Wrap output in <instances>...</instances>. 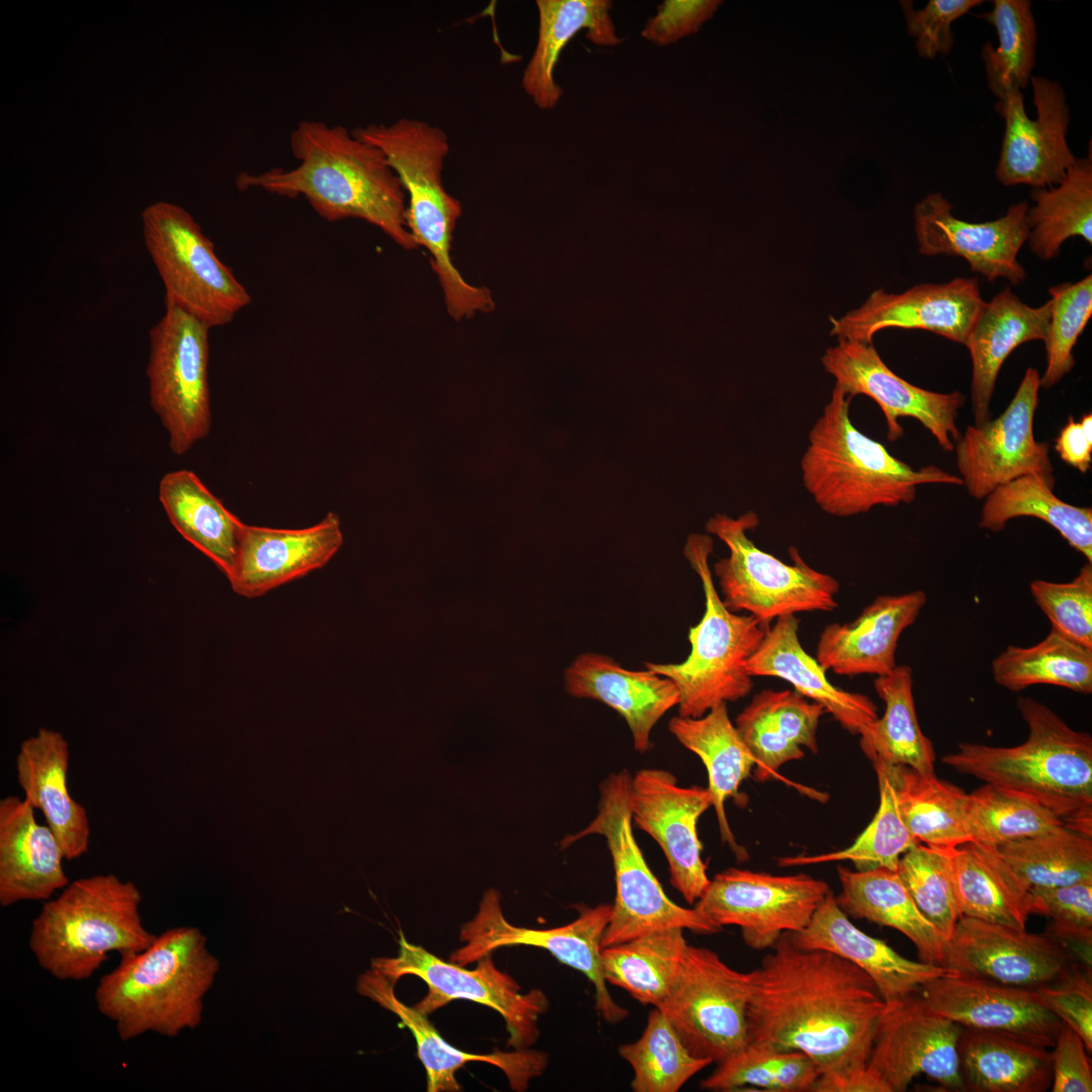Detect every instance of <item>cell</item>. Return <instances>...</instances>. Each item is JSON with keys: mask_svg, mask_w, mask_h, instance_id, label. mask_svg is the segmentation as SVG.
Instances as JSON below:
<instances>
[{"mask_svg": "<svg viewBox=\"0 0 1092 1092\" xmlns=\"http://www.w3.org/2000/svg\"><path fill=\"white\" fill-rule=\"evenodd\" d=\"M749 972L752 1043L810 1057L820 1074L868 1064L885 1006L874 981L832 952L796 947L785 932Z\"/></svg>", "mask_w": 1092, "mask_h": 1092, "instance_id": "obj_1", "label": "cell"}, {"mask_svg": "<svg viewBox=\"0 0 1092 1092\" xmlns=\"http://www.w3.org/2000/svg\"><path fill=\"white\" fill-rule=\"evenodd\" d=\"M298 161L289 170L241 173L240 190L262 189L295 198L303 196L330 222L359 218L380 229L406 250L418 248L405 226V192L384 154L341 124L305 119L290 132Z\"/></svg>", "mask_w": 1092, "mask_h": 1092, "instance_id": "obj_2", "label": "cell"}, {"mask_svg": "<svg viewBox=\"0 0 1092 1092\" xmlns=\"http://www.w3.org/2000/svg\"><path fill=\"white\" fill-rule=\"evenodd\" d=\"M1027 725L1015 746L963 742L942 762L958 772L1030 799L1066 826L1092 834V737L1030 698L1017 699Z\"/></svg>", "mask_w": 1092, "mask_h": 1092, "instance_id": "obj_3", "label": "cell"}, {"mask_svg": "<svg viewBox=\"0 0 1092 1092\" xmlns=\"http://www.w3.org/2000/svg\"><path fill=\"white\" fill-rule=\"evenodd\" d=\"M120 958L118 966L100 978L94 998L121 1040L147 1032L173 1037L200 1024L203 997L219 962L198 928H169L144 950Z\"/></svg>", "mask_w": 1092, "mask_h": 1092, "instance_id": "obj_4", "label": "cell"}, {"mask_svg": "<svg viewBox=\"0 0 1092 1092\" xmlns=\"http://www.w3.org/2000/svg\"><path fill=\"white\" fill-rule=\"evenodd\" d=\"M352 132L384 154L407 193L405 226L418 247L429 251L450 316L458 322L493 310L490 291L466 282L451 259L453 233L462 206L442 181L450 151L445 130L422 119L400 117L391 123L358 126Z\"/></svg>", "mask_w": 1092, "mask_h": 1092, "instance_id": "obj_5", "label": "cell"}, {"mask_svg": "<svg viewBox=\"0 0 1092 1092\" xmlns=\"http://www.w3.org/2000/svg\"><path fill=\"white\" fill-rule=\"evenodd\" d=\"M850 398L834 385L801 459L804 486L823 512L852 517L876 506L909 504L921 484H963L934 465L913 468L858 431L849 418Z\"/></svg>", "mask_w": 1092, "mask_h": 1092, "instance_id": "obj_6", "label": "cell"}, {"mask_svg": "<svg viewBox=\"0 0 1092 1092\" xmlns=\"http://www.w3.org/2000/svg\"><path fill=\"white\" fill-rule=\"evenodd\" d=\"M142 894L112 874L69 883L43 902L28 945L41 969L62 981L89 979L108 953L142 951L156 938L143 923Z\"/></svg>", "mask_w": 1092, "mask_h": 1092, "instance_id": "obj_7", "label": "cell"}, {"mask_svg": "<svg viewBox=\"0 0 1092 1092\" xmlns=\"http://www.w3.org/2000/svg\"><path fill=\"white\" fill-rule=\"evenodd\" d=\"M712 552L713 539L708 534H691L684 547L705 596V612L689 630L690 654L678 663L644 664L675 684L681 717H701L715 706L738 701L751 692L752 676L745 664L769 627L751 615L731 612L723 604L709 565Z\"/></svg>", "mask_w": 1092, "mask_h": 1092, "instance_id": "obj_8", "label": "cell"}, {"mask_svg": "<svg viewBox=\"0 0 1092 1092\" xmlns=\"http://www.w3.org/2000/svg\"><path fill=\"white\" fill-rule=\"evenodd\" d=\"M631 775L611 774L600 786L597 814L590 823L561 844L568 846L588 835L605 838L612 856L616 897L602 947L623 943L652 931L678 927L714 934L722 927L696 908H685L665 894L635 839L629 807Z\"/></svg>", "mask_w": 1092, "mask_h": 1092, "instance_id": "obj_9", "label": "cell"}, {"mask_svg": "<svg viewBox=\"0 0 1092 1092\" xmlns=\"http://www.w3.org/2000/svg\"><path fill=\"white\" fill-rule=\"evenodd\" d=\"M758 524L753 511L737 518L717 514L706 523L707 533L729 550L714 565L727 609L745 611L766 626L782 616L835 610L838 580L811 567L795 547L789 551L792 564L758 548L747 534Z\"/></svg>", "mask_w": 1092, "mask_h": 1092, "instance_id": "obj_10", "label": "cell"}, {"mask_svg": "<svg viewBox=\"0 0 1092 1092\" xmlns=\"http://www.w3.org/2000/svg\"><path fill=\"white\" fill-rule=\"evenodd\" d=\"M146 248L161 277L165 304L210 329L230 324L251 295L184 208L160 201L142 214Z\"/></svg>", "mask_w": 1092, "mask_h": 1092, "instance_id": "obj_11", "label": "cell"}, {"mask_svg": "<svg viewBox=\"0 0 1092 1092\" xmlns=\"http://www.w3.org/2000/svg\"><path fill=\"white\" fill-rule=\"evenodd\" d=\"M209 330L182 309L165 304L163 316L149 333L150 404L168 432L175 455L187 453L211 428Z\"/></svg>", "mask_w": 1092, "mask_h": 1092, "instance_id": "obj_12", "label": "cell"}, {"mask_svg": "<svg viewBox=\"0 0 1092 1092\" xmlns=\"http://www.w3.org/2000/svg\"><path fill=\"white\" fill-rule=\"evenodd\" d=\"M748 973L713 950L688 945L673 986L660 1009L688 1051L720 1064L749 1041Z\"/></svg>", "mask_w": 1092, "mask_h": 1092, "instance_id": "obj_13", "label": "cell"}, {"mask_svg": "<svg viewBox=\"0 0 1092 1092\" xmlns=\"http://www.w3.org/2000/svg\"><path fill=\"white\" fill-rule=\"evenodd\" d=\"M399 950L394 958H377L371 968L393 984L406 975L421 978L428 986L427 995L414 1007L425 1015L456 999L483 1004L497 1011L506 1022L508 1046L529 1049L539 1038L538 1021L549 1007L546 995L538 989L521 992L520 985L498 970L491 954L477 961V967L444 962L420 945L408 942L399 931Z\"/></svg>", "mask_w": 1092, "mask_h": 1092, "instance_id": "obj_14", "label": "cell"}, {"mask_svg": "<svg viewBox=\"0 0 1092 1092\" xmlns=\"http://www.w3.org/2000/svg\"><path fill=\"white\" fill-rule=\"evenodd\" d=\"M570 923L532 929L511 924L504 916L500 894L487 890L476 915L460 928L462 945L449 958L460 966L475 963L492 951L514 945L541 947L561 963L581 972L595 986L596 1008L610 1023H618L628 1011L618 1005L608 991L602 964V939L612 916V905L582 906Z\"/></svg>", "mask_w": 1092, "mask_h": 1092, "instance_id": "obj_15", "label": "cell"}, {"mask_svg": "<svg viewBox=\"0 0 1092 1092\" xmlns=\"http://www.w3.org/2000/svg\"><path fill=\"white\" fill-rule=\"evenodd\" d=\"M830 892L809 875H770L730 868L710 880L695 908L720 927L735 925L755 950L772 947L785 932L802 930Z\"/></svg>", "mask_w": 1092, "mask_h": 1092, "instance_id": "obj_16", "label": "cell"}, {"mask_svg": "<svg viewBox=\"0 0 1092 1092\" xmlns=\"http://www.w3.org/2000/svg\"><path fill=\"white\" fill-rule=\"evenodd\" d=\"M1040 376L1027 368L1001 416L968 426L954 445L957 466L970 495L985 498L996 487L1024 475H1036L1054 489L1056 479L1049 444L1033 434Z\"/></svg>", "mask_w": 1092, "mask_h": 1092, "instance_id": "obj_17", "label": "cell"}, {"mask_svg": "<svg viewBox=\"0 0 1092 1092\" xmlns=\"http://www.w3.org/2000/svg\"><path fill=\"white\" fill-rule=\"evenodd\" d=\"M962 1025L933 1010L920 993L885 1002L867 1066L890 1088L906 1091L926 1075L947 1090H963L958 1045Z\"/></svg>", "mask_w": 1092, "mask_h": 1092, "instance_id": "obj_18", "label": "cell"}, {"mask_svg": "<svg viewBox=\"0 0 1092 1092\" xmlns=\"http://www.w3.org/2000/svg\"><path fill=\"white\" fill-rule=\"evenodd\" d=\"M821 361L847 396L862 394L877 402L890 441L904 434L899 418L910 417L931 433L943 451L954 450L961 437L956 419L966 401L962 392H934L909 383L885 364L873 343L838 340Z\"/></svg>", "mask_w": 1092, "mask_h": 1092, "instance_id": "obj_19", "label": "cell"}, {"mask_svg": "<svg viewBox=\"0 0 1092 1092\" xmlns=\"http://www.w3.org/2000/svg\"><path fill=\"white\" fill-rule=\"evenodd\" d=\"M712 806L708 788L681 787L669 771L643 768L630 780L632 821L663 851L670 884L693 904L710 884L702 860L698 822Z\"/></svg>", "mask_w": 1092, "mask_h": 1092, "instance_id": "obj_20", "label": "cell"}, {"mask_svg": "<svg viewBox=\"0 0 1092 1092\" xmlns=\"http://www.w3.org/2000/svg\"><path fill=\"white\" fill-rule=\"evenodd\" d=\"M1080 964L1056 937L961 916L945 943L944 967L998 984L1035 989Z\"/></svg>", "mask_w": 1092, "mask_h": 1092, "instance_id": "obj_21", "label": "cell"}, {"mask_svg": "<svg viewBox=\"0 0 1092 1092\" xmlns=\"http://www.w3.org/2000/svg\"><path fill=\"white\" fill-rule=\"evenodd\" d=\"M1036 118L1026 114L1021 91L995 104L1005 120L996 177L1005 186L1051 187L1066 176L1076 158L1067 143L1070 110L1057 81L1031 76Z\"/></svg>", "mask_w": 1092, "mask_h": 1092, "instance_id": "obj_22", "label": "cell"}, {"mask_svg": "<svg viewBox=\"0 0 1092 1092\" xmlns=\"http://www.w3.org/2000/svg\"><path fill=\"white\" fill-rule=\"evenodd\" d=\"M1028 202L1021 200L995 220L969 222L953 215L952 205L941 193H929L914 208L918 251L926 256L962 257L988 281L1002 277L1017 285L1026 278L1017 255L1028 237Z\"/></svg>", "mask_w": 1092, "mask_h": 1092, "instance_id": "obj_23", "label": "cell"}, {"mask_svg": "<svg viewBox=\"0 0 1092 1092\" xmlns=\"http://www.w3.org/2000/svg\"><path fill=\"white\" fill-rule=\"evenodd\" d=\"M983 302L976 278L923 283L899 294L877 289L859 307L830 317V334L838 340L872 343L884 329L924 330L966 345Z\"/></svg>", "mask_w": 1092, "mask_h": 1092, "instance_id": "obj_24", "label": "cell"}, {"mask_svg": "<svg viewBox=\"0 0 1092 1092\" xmlns=\"http://www.w3.org/2000/svg\"><path fill=\"white\" fill-rule=\"evenodd\" d=\"M939 1014L966 1028L1009 1034L1053 1048L1062 1021L1039 1002L1034 989L1011 987L952 970L921 987Z\"/></svg>", "mask_w": 1092, "mask_h": 1092, "instance_id": "obj_25", "label": "cell"}, {"mask_svg": "<svg viewBox=\"0 0 1092 1092\" xmlns=\"http://www.w3.org/2000/svg\"><path fill=\"white\" fill-rule=\"evenodd\" d=\"M342 544L341 520L334 512L314 525L298 529L245 524L228 580L237 595L260 598L323 568Z\"/></svg>", "mask_w": 1092, "mask_h": 1092, "instance_id": "obj_26", "label": "cell"}, {"mask_svg": "<svg viewBox=\"0 0 1092 1092\" xmlns=\"http://www.w3.org/2000/svg\"><path fill=\"white\" fill-rule=\"evenodd\" d=\"M792 943L803 949H822L847 960L863 971L887 1001L920 993L928 981L952 971L947 967L909 960L884 940L858 929L830 892L805 928L790 932Z\"/></svg>", "mask_w": 1092, "mask_h": 1092, "instance_id": "obj_27", "label": "cell"}, {"mask_svg": "<svg viewBox=\"0 0 1092 1092\" xmlns=\"http://www.w3.org/2000/svg\"><path fill=\"white\" fill-rule=\"evenodd\" d=\"M926 602L921 589L877 597L853 621L825 626L815 658L826 671L838 675L891 672L897 666L900 636L916 621Z\"/></svg>", "mask_w": 1092, "mask_h": 1092, "instance_id": "obj_28", "label": "cell"}, {"mask_svg": "<svg viewBox=\"0 0 1092 1092\" xmlns=\"http://www.w3.org/2000/svg\"><path fill=\"white\" fill-rule=\"evenodd\" d=\"M394 985L371 968L359 977L358 991L394 1013L401 1024L411 1030L417 1043L418 1057L427 1073L429 1092L459 1091L461 1087L455 1074L468 1062H483L497 1067L504 1072L514 1091L527 1090L530 1081L539 1077L547 1067L548 1055L530 1048L472 1054L450 1045L441 1037L427 1015L397 999Z\"/></svg>", "mask_w": 1092, "mask_h": 1092, "instance_id": "obj_29", "label": "cell"}, {"mask_svg": "<svg viewBox=\"0 0 1092 1092\" xmlns=\"http://www.w3.org/2000/svg\"><path fill=\"white\" fill-rule=\"evenodd\" d=\"M566 692L575 698L599 701L627 723L638 752L652 747L650 735L657 722L678 705L675 684L650 669H628L612 657L595 652L579 654L564 672Z\"/></svg>", "mask_w": 1092, "mask_h": 1092, "instance_id": "obj_30", "label": "cell"}, {"mask_svg": "<svg viewBox=\"0 0 1092 1092\" xmlns=\"http://www.w3.org/2000/svg\"><path fill=\"white\" fill-rule=\"evenodd\" d=\"M26 800L0 801V905L47 901L70 882L64 851L48 825L39 824Z\"/></svg>", "mask_w": 1092, "mask_h": 1092, "instance_id": "obj_31", "label": "cell"}, {"mask_svg": "<svg viewBox=\"0 0 1092 1092\" xmlns=\"http://www.w3.org/2000/svg\"><path fill=\"white\" fill-rule=\"evenodd\" d=\"M799 623L796 615L776 619L747 660V673L790 682L797 693L821 705L843 729L858 735L879 717L877 706L867 695L842 690L828 680L826 670L801 645Z\"/></svg>", "mask_w": 1092, "mask_h": 1092, "instance_id": "obj_32", "label": "cell"}, {"mask_svg": "<svg viewBox=\"0 0 1092 1092\" xmlns=\"http://www.w3.org/2000/svg\"><path fill=\"white\" fill-rule=\"evenodd\" d=\"M69 744L59 731L40 728L25 739L16 756L17 782L26 799L41 811L66 859L87 852L90 826L85 808L70 795Z\"/></svg>", "mask_w": 1092, "mask_h": 1092, "instance_id": "obj_33", "label": "cell"}, {"mask_svg": "<svg viewBox=\"0 0 1092 1092\" xmlns=\"http://www.w3.org/2000/svg\"><path fill=\"white\" fill-rule=\"evenodd\" d=\"M1051 310V299L1031 307L1009 287L981 305L965 345L973 366L971 395L975 426L991 419L995 383L1007 357L1023 343L1045 340Z\"/></svg>", "mask_w": 1092, "mask_h": 1092, "instance_id": "obj_34", "label": "cell"}, {"mask_svg": "<svg viewBox=\"0 0 1092 1092\" xmlns=\"http://www.w3.org/2000/svg\"><path fill=\"white\" fill-rule=\"evenodd\" d=\"M825 709L796 691L763 690L735 719V728L754 758L753 775L764 782L786 762L818 752L817 729Z\"/></svg>", "mask_w": 1092, "mask_h": 1092, "instance_id": "obj_35", "label": "cell"}, {"mask_svg": "<svg viewBox=\"0 0 1092 1092\" xmlns=\"http://www.w3.org/2000/svg\"><path fill=\"white\" fill-rule=\"evenodd\" d=\"M538 37L533 55L522 76V87L542 110L556 107L563 90L554 79V70L568 41L581 29L596 46L616 47L624 39L617 31L610 0H537Z\"/></svg>", "mask_w": 1092, "mask_h": 1092, "instance_id": "obj_36", "label": "cell"}, {"mask_svg": "<svg viewBox=\"0 0 1092 1092\" xmlns=\"http://www.w3.org/2000/svg\"><path fill=\"white\" fill-rule=\"evenodd\" d=\"M837 874L841 890L835 900L847 916L898 930L914 944L920 961L944 967L945 942L919 911L897 870L839 866Z\"/></svg>", "mask_w": 1092, "mask_h": 1092, "instance_id": "obj_37", "label": "cell"}, {"mask_svg": "<svg viewBox=\"0 0 1092 1092\" xmlns=\"http://www.w3.org/2000/svg\"><path fill=\"white\" fill-rule=\"evenodd\" d=\"M963 1090L1043 1092L1053 1078L1052 1052L1015 1036L963 1030L958 1045Z\"/></svg>", "mask_w": 1092, "mask_h": 1092, "instance_id": "obj_38", "label": "cell"}, {"mask_svg": "<svg viewBox=\"0 0 1092 1092\" xmlns=\"http://www.w3.org/2000/svg\"><path fill=\"white\" fill-rule=\"evenodd\" d=\"M669 732L687 749L698 755L708 772V790L715 809L720 835L738 857L745 854L737 844L725 814V802L738 796L741 783L754 766V758L730 720L727 703H721L705 715L692 718L674 716Z\"/></svg>", "mask_w": 1092, "mask_h": 1092, "instance_id": "obj_39", "label": "cell"}, {"mask_svg": "<svg viewBox=\"0 0 1092 1092\" xmlns=\"http://www.w3.org/2000/svg\"><path fill=\"white\" fill-rule=\"evenodd\" d=\"M159 499L178 533L229 578L245 523L188 469L170 471L162 477Z\"/></svg>", "mask_w": 1092, "mask_h": 1092, "instance_id": "obj_40", "label": "cell"}, {"mask_svg": "<svg viewBox=\"0 0 1092 1092\" xmlns=\"http://www.w3.org/2000/svg\"><path fill=\"white\" fill-rule=\"evenodd\" d=\"M949 858L961 916L1025 928L1029 889L997 847L968 841L950 849Z\"/></svg>", "mask_w": 1092, "mask_h": 1092, "instance_id": "obj_41", "label": "cell"}, {"mask_svg": "<svg viewBox=\"0 0 1092 1092\" xmlns=\"http://www.w3.org/2000/svg\"><path fill=\"white\" fill-rule=\"evenodd\" d=\"M874 688L885 705L884 714L858 734L866 756L891 765H906L922 775H932L935 751L922 732L913 699L912 669L897 665L877 676Z\"/></svg>", "mask_w": 1092, "mask_h": 1092, "instance_id": "obj_42", "label": "cell"}, {"mask_svg": "<svg viewBox=\"0 0 1092 1092\" xmlns=\"http://www.w3.org/2000/svg\"><path fill=\"white\" fill-rule=\"evenodd\" d=\"M688 945L684 929L672 927L603 947L605 979L640 1003L658 1007L673 986Z\"/></svg>", "mask_w": 1092, "mask_h": 1092, "instance_id": "obj_43", "label": "cell"}, {"mask_svg": "<svg viewBox=\"0 0 1092 1092\" xmlns=\"http://www.w3.org/2000/svg\"><path fill=\"white\" fill-rule=\"evenodd\" d=\"M1076 159L1056 187L1032 188L1034 206L1027 211V242L1043 260L1059 255L1062 244L1079 236L1092 244V151Z\"/></svg>", "mask_w": 1092, "mask_h": 1092, "instance_id": "obj_44", "label": "cell"}, {"mask_svg": "<svg viewBox=\"0 0 1092 1092\" xmlns=\"http://www.w3.org/2000/svg\"><path fill=\"white\" fill-rule=\"evenodd\" d=\"M888 764V763H887ZM905 825L929 847L949 850L971 841L966 820L967 794L957 786L906 765L888 764Z\"/></svg>", "mask_w": 1092, "mask_h": 1092, "instance_id": "obj_45", "label": "cell"}, {"mask_svg": "<svg viewBox=\"0 0 1092 1092\" xmlns=\"http://www.w3.org/2000/svg\"><path fill=\"white\" fill-rule=\"evenodd\" d=\"M979 526L999 532L1019 517H1034L1056 529L1092 563V510L1057 497L1040 477L1024 475L996 487L986 497Z\"/></svg>", "mask_w": 1092, "mask_h": 1092, "instance_id": "obj_46", "label": "cell"}, {"mask_svg": "<svg viewBox=\"0 0 1092 1092\" xmlns=\"http://www.w3.org/2000/svg\"><path fill=\"white\" fill-rule=\"evenodd\" d=\"M994 681L1011 692L1053 685L1080 694L1092 692V649L1055 629L1038 643L1009 645L991 663Z\"/></svg>", "mask_w": 1092, "mask_h": 1092, "instance_id": "obj_47", "label": "cell"}, {"mask_svg": "<svg viewBox=\"0 0 1092 1092\" xmlns=\"http://www.w3.org/2000/svg\"><path fill=\"white\" fill-rule=\"evenodd\" d=\"M997 848L1028 889L1092 880V834L1066 825Z\"/></svg>", "mask_w": 1092, "mask_h": 1092, "instance_id": "obj_48", "label": "cell"}, {"mask_svg": "<svg viewBox=\"0 0 1092 1092\" xmlns=\"http://www.w3.org/2000/svg\"><path fill=\"white\" fill-rule=\"evenodd\" d=\"M873 765L879 784V808L854 842L838 851L782 857L778 860L779 866L849 860L858 871L876 868L897 870L900 857L919 842L909 832L902 818L889 765L880 760L873 761Z\"/></svg>", "mask_w": 1092, "mask_h": 1092, "instance_id": "obj_49", "label": "cell"}, {"mask_svg": "<svg viewBox=\"0 0 1092 1092\" xmlns=\"http://www.w3.org/2000/svg\"><path fill=\"white\" fill-rule=\"evenodd\" d=\"M980 17L994 26L998 48L982 49L989 89L997 101L1029 84L1035 65L1037 31L1028 0H994Z\"/></svg>", "mask_w": 1092, "mask_h": 1092, "instance_id": "obj_50", "label": "cell"}, {"mask_svg": "<svg viewBox=\"0 0 1092 1092\" xmlns=\"http://www.w3.org/2000/svg\"><path fill=\"white\" fill-rule=\"evenodd\" d=\"M619 1055L634 1072L635 1092H676L693 1076L713 1064L693 1056L665 1016L655 1007L648 1015L642 1035L619 1048Z\"/></svg>", "mask_w": 1092, "mask_h": 1092, "instance_id": "obj_51", "label": "cell"}, {"mask_svg": "<svg viewBox=\"0 0 1092 1092\" xmlns=\"http://www.w3.org/2000/svg\"><path fill=\"white\" fill-rule=\"evenodd\" d=\"M965 820L971 841L995 847L1065 825L1036 802L987 783L967 794Z\"/></svg>", "mask_w": 1092, "mask_h": 1092, "instance_id": "obj_52", "label": "cell"}, {"mask_svg": "<svg viewBox=\"0 0 1092 1092\" xmlns=\"http://www.w3.org/2000/svg\"><path fill=\"white\" fill-rule=\"evenodd\" d=\"M820 1071L799 1051H780L748 1042L741 1051L718 1064L700 1083L706 1090L730 1091L750 1085L764 1091H810Z\"/></svg>", "mask_w": 1092, "mask_h": 1092, "instance_id": "obj_53", "label": "cell"}, {"mask_svg": "<svg viewBox=\"0 0 1092 1092\" xmlns=\"http://www.w3.org/2000/svg\"><path fill=\"white\" fill-rule=\"evenodd\" d=\"M949 850L917 843L900 857L897 867V873L917 908L945 943L961 917Z\"/></svg>", "mask_w": 1092, "mask_h": 1092, "instance_id": "obj_54", "label": "cell"}, {"mask_svg": "<svg viewBox=\"0 0 1092 1092\" xmlns=\"http://www.w3.org/2000/svg\"><path fill=\"white\" fill-rule=\"evenodd\" d=\"M1052 310L1045 340L1046 367L1040 387L1056 385L1075 364L1073 348L1092 314V275L1049 289Z\"/></svg>", "mask_w": 1092, "mask_h": 1092, "instance_id": "obj_55", "label": "cell"}, {"mask_svg": "<svg viewBox=\"0 0 1092 1092\" xmlns=\"http://www.w3.org/2000/svg\"><path fill=\"white\" fill-rule=\"evenodd\" d=\"M1029 892L1030 913L1051 919L1045 933L1064 942L1076 960L1091 970L1092 880L1033 887Z\"/></svg>", "mask_w": 1092, "mask_h": 1092, "instance_id": "obj_56", "label": "cell"}, {"mask_svg": "<svg viewBox=\"0 0 1092 1092\" xmlns=\"http://www.w3.org/2000/svg\"><path fill=\"white\" fill-rule=\"evenodd\" d=\"M1030 594L1052 628L1092 649V563L1087 562L1068 582L1035 579Z\"/></svg>", "mask_w": 1092, "mask_h": 1092, "instance_id": "obj_57", "label": "cell"}, {"mask_svg": "<svg viewBox=\"0 0 1092 1092\" xmlns=\"http://www.w3.org/2000/svg\"><path fill=\"white\" fill-rule=\"evenodd\" d=\"M1041 1005L1070 1026L1092 1051L1091 971L1076 964L1060 979L1034 989Z\"/></svg>", "mask_w": 1092, "mask_h": 1092, "instance_id": "obj_58", "label": "cell"}, {"mask_svg": "<svg viewBox=\"0 0 1092 1092\" xmlns=\"http://www.w3.org/2000/svg\"><path fill=\"white\" fill-rule=\"evenodd\" d=\"M982 3V0H929L924 8L915 10L912 2L902 1L907 30L916 38L918 55L929 60L948 55L954 41L952 22Z\"/></svg>", "mask_w": 1092, "mask_h": 1092, "instance_id": "obj_59", "label": "cell"}, {"mask_svg": "<svg viewBox=\"0 0 1092 1092\" xmlns=\"http://www.w3.org/2000/svg\"><path fill=\"white\" fill-rule=\"evenodd\" d=\"M721 4L719 0H665L646 21L641 36L656 46L674 43L696 33Z\"/></svg>", "mask_w": 1092, "mask_h": 1092, "instance_id": "obj_60", "label": "cell"}, {"mask_svg": "<svg viewBox=\"0 0 1092 1092\" xmlns=\"http://www.w3.org/2000/svg\"><path fill=\"white\" fill-rule=\"evenodd\" d=\"M1052 1052L1053 1092H1091L1092 1070L1081 1036L1062 1023Z\"/></svg>", "mask_w": 1092, "mask_h": 1092, "instance_id": "obj_61", "label": "cell"}, {"mask_svg": "<svg viewBox=\"0 0 1092 1092\" xmlns=\"http://www.w3.org/2000/svg\"><path fill=\"white\" fill-rule=\"evenodd\" d=\"M812 1092H891L868 1066L820 1074Z\"/></svg>", "mask_w": 1092, "mask_h": 1092, "instance_id": "obj_62", "label": "cell"}, {"mask_svg": "<svg viewBox=\"0 0 1092 1092\" xmlns=\"http://www.w3.org/2000/svg\"><path fill=\"white\" fill-rule=\"evenodd\" d=\"M1056 451L1061 459L1072 467L1085 473L1090 470L1092 462V437L1082 430L1080 423L1073 417L1068 419L1067 424L1060 431L1056 439Z\"/></svg>", "mask_w": 1092, "mask_h": 1092, "instance_id": "obj_63", "label": "cell"}]
</instances>
